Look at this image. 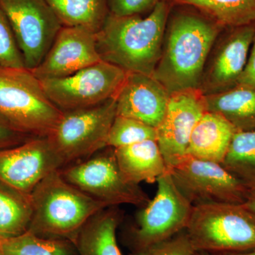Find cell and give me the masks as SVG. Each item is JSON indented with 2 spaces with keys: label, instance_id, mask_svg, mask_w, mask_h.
<instances>
[{
  "label": "cell",
  "instance_id": "836d02e7",
  "mask_svg": "<svg viewBox=\"0 0 255 255\" xmlns=\"http://www.w3.org/2000/svg\"><path fill=\"white\" fill-rule=\"evenodd\" d=\"M149 255L147 254V252L146 251H139L137 252L136 253H135V255Z\"/></svg>",
  "mask_w": 255,
  "mask_h": 255
},
{
  "label": "cell",
  "instance_id": "8992f818",
  "mask_svg": "<svg viewBox=\"0 0 255 255\" xmlns=\"http://www.w3.org/2000/svg\"><path fill=\"white\" fill-rule=\"evenodd\" d=\"M116 116L115 98L88 108L65 112L47 138L68 165L107 147Z\"/></svg>",
  "mask_w": 255,
  "mask_h": 255
},
{
  "label": "cell",
  "instance_id": "277c9868",
  "mask_svg": "<svg viewBox=\"0 0 255 255\" xmlns=\"http://www.w3.org/2000/svg\"><path fill=\"white\" fill-rule=\"evenodd\" d=\"M185 231L197 253L223 255L255 249V214L243 204L194 206Z\"/></svg>",
  "mask_w": 255,
  "mask_h": 255
},
{
  "label": "cell",
  "instance_id": "8fae6325",
  "mask_svg": "<svg viewBox=\"0 0 255 255\" xmlns=\"http://www.w3.org/2000/svg\"><path fill=\"white\" fill-rule=\"evenodd\" d=\"M175 185L193 206L208 203L244 204L248 189L221 164L187 155L169 169Z\"/></svg>",
  "mask_w": 255,
  "mask_h": 255
},
{
  "label": "cell",
  "instance_id": "7c38bea8",
  "mask_svg": "<svg viewBox=\"0 0 255 255\" xmlns=\"http://www.w3.org/2000/svg\"><path fill=\"white\" fill-rule=\"evenodd\" d=\"M206 112L205 95L200 89L174 92L157 128V142L168 170L187 156L193 130Z\"/></svg>",
  "mask_w": 255,
  "mask_h": 255
},
{
  "label": "cell",
  "instance_id": "603a6c76",
  "mask_svg": "<svg viewBox=\"0 0 255 255\" xmlns=\"http://www.w3.org/2000/svg\"><path fill=\"white\" fill-rule=\"evenodd\" d=\"M63 26L97 33L109 15L107 0H46Z\"/></svg>",
  "mask_w": 255,
  "mask_h": 255
},
{
  "label": "cell",
  "instance_id": "7402d4cb",
  "mask_svg": "<svg viewBox=\"0 0 255 255\" xmlns=\"http://www.w3.org/2000/svg\"><path fill=\"white\" fill-rule=\"evenodd\" d=\"M197 9L224 28L255 24V0H167Z\"/></svg>",
  "mask_w": 255,
  "mask_h": 255
},
{
  "label": "cell",
  "instance_id": "44dd1931",
  "mask_svg": "<svg viewBox=\"0 0 255 255\" xmlns=\"http://www.w3.org/2000/svg\"><path fill=\"white\" fill-rule=\"evenodd\" d=\"M32 216L31 194L0 181V237H16L27 232Z\"/></svg>",
  "mask_w": 255,
  "mask_h": 255
},
{
  "label": "cell",
  "instance_id": "d590c367",
  "mask_svg": "<svg viewBox=\"0 0 255 255\" xmlns=\"http://www.w3.org/2000/svg\"><path fill=\"white\" fill-rule=\"evenodd\" d=\"M1 238H1V237H0V240H1Z\"/></svg>",
  "mask_w": 255,
  "mask_h": 255
},
{
  "label": "cell",
  "instance_id": "f1b7e54d",
  "mask_svg": "<svg viewBox=\"0 0 255 255\" xmlns=\"http://www.w3.org/2000/svg\"><path fill=\"white\" fill-rule=\"evenodd\" d=\"M161 0H107L109 13L117 16L150 12Z\"/></svg>",
  "mask_w": 255,
  "mask_h": 255
},
{
  "label": "cell",
  "instance_id": "5bb4252c",
  "mask_svg": "<svg viewBox=\"0 0 255 255\" xmlns=\"http://www.w3.org/2000/svg\"><path fill=\"white\" fill-rule=\"evenodd\" d=\"M217 38V46L206 64L200 90L204 95L227 91L237 86L246 65L255 35V24L227 28Z\"/></svg>",
  "mask_w": 255,
  "mask_h": 255
},
{
  "label": "cell",
  "instance_id": "4fadbf2b",
  "mask_svg": "<svg viewBox=\"0 0 255 255\" xmlns=\"http://www.w3.org/2000/svg\"><path fill=\"white\" fill-rule=\"evenodd\" d=\"M65 166L47 137H31L0 150V181L28 194L47 176Z\"/></svg>",
  "mask_w": 255,
  "mask_h": 255
},
{
  "label": "cell",
  "instance_id": "4316f807",
  "mask_svg": "<svg viewBox=\"0 0 255 255\" xmlns=\"http://www.w3.org/2000/svg\"><path fill=\"white\" fill-rule=\"evenodd\" d=\"M0 65L26 68L8 18L0 6Z\"/></svg>",
  "mask_w": 255,
  "mask_h": 255
},
{
  "label": "cell",
  "instance_id": "1f68e13d",
  "mask_svg": "<svg viewBox=\"0 0 255 255\" xmlns=\"http://www.w3.org/2000/svg\"><path fill=\"white\" fill-rule=\"evenodd\" d=\"M245 206L255 214V191H250L244 204Z\"/></svg>",
  "mask_w": 255,
  "mask_h": 255
},
{
  "label": "cell",
  "instance_id": "d6a6232c",
  "mask_svg": "<svg viewBox=\"0 0 255 255\" xmlns=\"http://www.w3.org/2000/svg\"><path fill=\"white\" fill-rule=\"evenodd\" d=\"M223 255H255V249L251 251L245 252V253H228V254H223Z\"/></svg>",
  "mask_w": 255,
  "mask_h": 255
},
{
  "label": "cell",
  "instance_id": "7a4b0ae2",
  "mask_svg": "<svg viewBox=\"0 0 255 255\" xmlns=\"http://www.w3.org/2000/svg\"><path fill=\"white\" fill-rule=\"evenodd\" d=\"M171 3L161 0L148 14L117 16L110 14L96 33L102 60L127 73L153 75L162 53Z\"/></svg>",
  "mask_w": 255,
  "mask_h": 255
},
{
  "label": "cell",
  "instance_id": "9c48e42d",
  "mask_svg": "<svg viewBox=\"0 0 255 255\" xmlns=\"http://www.w3.org/2000/svg\"><path fill=\"white\" fill-rule=\"evenodd\" d=\"M156 182L155 197L137 216L133 233L137 252L145 251L185 231L194 207L178 189L169 170Z\"/></svg>",
  "mask_w": 255,
  "mask_h": 255
},
{
  "label": "cell",
  "instance_id": "52a82bcc",
  "mask_svg": "<svg viewBox=\"0 0 255 255\" xmlns=\"http://www.w3.org/2000/svg\"><path fill=\"white\" fill-rule=\"evenodd\" d=\"M127 75L123 69L101 60L69 76L40 81L50 102L65 112L115 98Z\"/></svg>",
  "mask_w": 255,
  "mask_h": 255
},
{
  "label": "cell",
  "instance_id": "d6986e66",
  "mask_svg": "<svg viewBox=\"0 0 255 255\" xmlns=\"http://www.w3.org/2000/svg\"><path fill=\"white\" fill-rule=\"evenodd\" d=\"M120 221L119 211L112 207L94 216L82 228L75 241L79 255H123L117 240Z\"/></svg>",
  "mask_w": 255,
  "mask_h": 255
},
{
  "label": "cell",
  "instance_id": "f546056e",
  "mask_svg": "<svg viewBox=\"0 0 255 255\" xmlns=\"http://www.w3.org/2000/svg\"><path fill=\"white\" fill-rule=\"evenodd\" d=\"M31 137H34L19 131L0 116V150L20 145Z\"/></svg>",
  "mask_w": 255,
  "mask_h": 255
},
{
  "label": "cell",
  "instance_id": "83f0119b",
  "mask_svg": "<svg viewBox=\"0 0 255 255\" xmlns=\"http://www.w3.org/2000/svg\"><path fill=\"white\" fill-rule=\"evenodd\" d=\"M149 255H197L186 231L145 251Z\"/></svg>",
  "mask_w": 255,
  "mask_h": 255
},
{
  "label": "cell",
  "instance_id": "6da1fadb",
  "mask_svg": "<svg viewBox=\"0 0 255 255\" xmlns=\"http://www.w3.org/2000/svg\"><path fill=\"white\" fill-rule=\"evenodd\" d=\"M224 27L200 11L169 14L154 77L169 94L200 88L206 62Z\"/></svg>",
  "mask_w": 255,
  "mask_h": 255
},
{
  "label": "cell",
  "instance_id": "e0dca14e",
  "mask_svg": "<svg viewBox=\"0 0 255 255\" xmlns=\"http://www.w3.org/2000/svg\"><path fill=\"white\" fill-rule=\"evenodd\" d=\"M236 132L222 116L206 112L193 130L187 155L221 164Z\"/></svg>",
  "mask_w": 255,
  "mask_h": 255
},
{
  "label": "cell",
  "instance_id": "e575fe53",
  "mask_svg": "<svg viewBox=\"0 0 255 255\" xmlns=\"http://www.w3.org/2000/svg\"><path fill=\"white\" fill-rule=\"evenodd\" d=\"M197 255H223L221 254H213V253H198Z\"/></svg>",
  "mask_w": 255,
  "mask_h": 255
},
{
  "label": "cell",
  "instance_id": "2e32d148",
  "mask_svg": "<svg viewBox=\"0 0 255 255\" xmlns=\"http://www.w3.org/2000/svg\"><path fill=\"white\" fill-rule=\"evenodd\" d=\"M169 97L170 94L152 75L128 73L115 97L117 116L157 128L165 114Z\"/></svg>",
  "mask_w": 255,
  "mask_h": 255
},
{
  "label": "cell",
  "instance_id": "30bf717a",
  "mask_svg": "<svg viewBox=\"0 0 255 255\" xmlns=\"http://www.w3.org/2000/svg\"><path fill=\"white\" fill-rule=\"evenodd\" d=\"M21 50L25 67L36 68L63 25L46 0H0Z\"/></svg>",
  "mask_w": 255,
  "mask_h": 255
},
{
  "label": "cell",
  "instance_id": "ac0fdd59",
  "mask_svg": "<svg viewBox=\"0 0 255 255\" xmlns=\"http://www.w3.org/2000/svg\"><path fill=\"white\" fill-rule=\"evenodd\" d=\"M114 153L124 177L132 184L156 182L168 171L156 140L114 148Z\"/></svg>",
  "mask_w": 255,
  "mask_h": 255
},
{
  "label": "cell",
  "instance_id": "d4e9b609",
  "mask_svg": "<svg viewBox=\"0 0 255 255\" xmlns=\"http://www.w3.org/2000/svg\"><path fill=\"white\" fill-rule=\"evenodd\" d=\"M0 255H79L73 242L40 237L27 231L20 236L0 240Z\"/></svg>",
  "mask_w": 255,
  "mask_h": 255
},
{
  "label": "cell",
  "instance_id": "4dcf8cb0",
  "mask_svg": "<svg viewBox=\"0 0 255 255\" xmlns=\"http://www.w3.org/2000/svg\"><path fill=\"white\" fill-rule=\"evenodd\" d=\"M238 85L255 88V35L246 66L238 79Z\"/></svg>",
  "mask_w": 255,
  "mask_h": 255
},
{
  "label": "cell",
  "instance_id": "5b68a950",
  "mask_svg": "<svg viewBox=\"0 0 255 255\" xmlns=\"http://www.w3.org/2000/svg\"><path fill=\"white\" fill-rule=\"evenodd\" d=\"M63 113L31 70L0 65V116L15 128L28 136L47 137Z\"/></svg>",
  "mask_w": 255,
  "mask_h": 255
},
{
  "label": "cell",
  "instance_id": "ba28073f",
  "mask_svg": "<svg viewBox=\"0 0 255 255\" xmlns=\"http://www.w3.org/2000/svg\"><path fill=\"white\" fill-rule=\"evenodd\" d=\"M64 179L107 207L122 204L145 206L148 196L138 184L125 179L112 153L95 156L60 169Z\"/></svg>",
  "mask_w": 255,
  "mask_h": 255
},
{
  "label": "cell",
  "instance_id": "484cf974",
  "mask_svg": "<svg viewBox=\"0 0 255 255\" xmlns=\"http://www.w3.org/2000/svg\"><path fill=\"white\" fill-rule=\"evenodd\" d=\"M157 128L139 121L116 116L109 133L107 147L118 148L145 140L157 141Z\"/></svg>",
  "mask_w": 255,
  "mask_h": 255
},
{
  "label": "cell",
  "instance_id": "ffe728a7",
  "mask_svg": "<svg viewBox=\"0 0 255 255\" xmlns=\"http://www.w3.org/2000/svg\"><path fill=\"white\" fill-rule=\"evenodd\" d=\"M206 112L222 116L237 131L255 129V88L235 87L227 91L205 95Z\"/></svg>",
  "mask_w": 255,
  "mask_h": 255
},
{
  "label": "cell",
  "instance_id": "9a60e30c",
  "mask_svg": "<svg viewBox=\"0 0 255 255\" xmlns=\"http://www.w3.org/2000/svg\"><path fill=\"white\" fill-rule=\"evenodd\" d=\"M101 60L95 32L63 26L41 63L31 71L40 80L64 78Z\"/></svg>",
  "mask_w": 255,
  "mask_h": 255
},
{
  "label": "cell",
  "instance_id": "3957f363",
  "mask_svg": "<svg viewBox=\"0 0 255 255\" xmlns=\"http://www.w3.org/2000/svg\"><path fill=\"white\" fill-rule=\"evenodd\" d=\"M33 216L28 231L75 244L79 233L107 206L67 182L59 170L43 179L31 194Z\"/></svg>",
  "mask_w": 255,
  "mask_h": 255
},
{
  "label": "cell",
  "instance_id": "cb8c5ba5",
  "mask_svg": "<svg viewBox=\"0 0 255 255\" xmlns=\"http://www.w3.org/2000/svg\"><path fill=\"white\" fill-rule=\"evenodd\" d=\"M221 165L250 191H255V129L234 134Z\"/></svg>",
  "mask_w": 255,
  "mask_h": 255
}]
</instances>
